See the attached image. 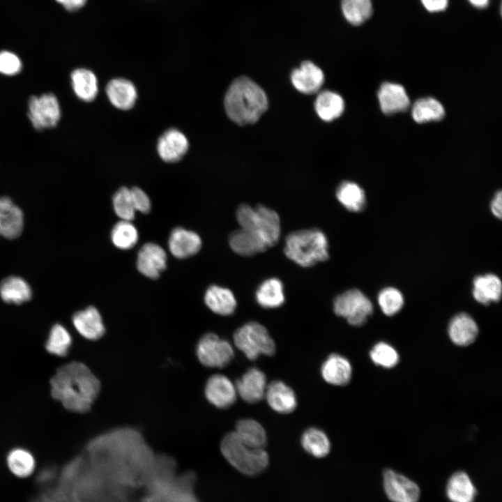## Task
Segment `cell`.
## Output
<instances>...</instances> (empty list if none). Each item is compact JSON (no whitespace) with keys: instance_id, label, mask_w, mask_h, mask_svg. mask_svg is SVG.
Here are the masks:
<instances>
[{"instance_id":"44","label":"cell","mask_w":502,"mask_h":502,"mask_svg":"<svg viewBox=\"0 0 502 502\" xmlns=\"http://www.w3.org/2000/svg\"><path fill=\"white\" fill-rule=\"evenodd\" d=\"M131 197L135 211L142 213H148L151 208V203L146 193L141 188H130Z\"/></svg>"},{"instance_id":"3","label":"cell","mask_w":502,"mask_h":502,"mask_svg":"<svg viewBox=\"0 0 502 502\" xmlns=\"http://www.w3.org/2000/svg\"><path fill=\"white\" fill-rule=\"evenodd\" d=\"M284 252L298 265L310 267L328 259V239L319 229L295 231L287 236Z\"/></svg>"},{"instance_id":"30","label":"cell","mask_w":502,"mask_h":502,"mask_svg":"<svg viewBox=\"0 0 502 502\" xmlns=\"http://www.w3.org/2000/svg\"><path fill=\"white\" fill-rule=\"evenodd\" d=\"M235 434L246 446L264 449L266 444V433L262 425L253 419L240 420L236 425Z\"/></svg>"},{"instance_id":"49","label":"cell","mask_w":502,"mask_h":502,"mask_svg":"<svg viewBox=\"0 0 502 502\" xmlns=\"http://www.w3.org/2000/svg\"><path fill=\"white\" fill-rule=\"evenodd\" d=\"M469 1L475 7L482 8L487 6L489 0H469Z\"/></svg>"},{"instance_id":"23","label":"cell","mask_w":502,"mask_h":502,"mask_svg":"<svg viewBox=\"0 0 502 502\" xmlns=\"http://www.w3.org/2000/svg\"><path fill=\"white\" fill-rule=\"evenodd\" d=\"M110 102L116 108L127 110L132 108L137 100V89L130 81L124 78L110 80L106 86Z\"/></svg>"},{"instance_id":"18","label":"cell","mask_w":502,"mask_h":502,"mask_svg":"<svg viewBox=\"0 0 502 502\" xmlns=\"http://www.w3.org/2000/svg\"><path fill=\"white\" fill-rule=\"evenodd\" d=\"M294 86L301 93L312 94L317 92L324 81L323 71L310 61H303L291 75Z\"/></svg>"},{"instance_id":"16","label":"cell","mask_w":502,"mask_h":502,"mask_svg":"<svg viewBox=\"0 0 502 502\" xmlns=\"http://www.w3.org/2000/svg\"><path fill=\"white\" fill-rule=\"evenodd\" d=\"M72 321L76 330L86 340H99L105 333L102 317L93 306L76 312Z\"/></svg>"},{"instance_id":"15","label":"cell","mask_w":502,"mask_h":502,"mask_svg":"<svg viewBox=\"0 0 502 502\" xmlns=\"http://www.w3.org/2000/svg\"><path fill=\"white\" fill-rule=\"evenodd\" d=\"M201 245V239L197 233L181 227L172 229L168 240L171 254L178 259L195 255L200 250Z\"/></svg>"},{"instance_id":"11","label":"cell","mask_w":502,"mask_h":502,"mask_svg":"<svg viewBox=\"0 0 502 502\" xmlns=\"http://www.w3.org/2000/svg\"><path fill=\"white\" fill-rule=\"evenodd\" d=\"M167 259V254L162 247L153 243H147L137 253V268L146 277L156 279L166 268Z\"/></svg>"},{"instance_id":"20","label":"cell","mask_w":502,"mask_h":502,"mask_svg":"<svg viewBox=\"0 0 502 502\" xmlns=\"http://www.w3.org/2000/svg\"><path fill=\"white\" fill-rule=\"evenodd\" d=\"M264 397L270 407L280 413H291L297 406L295 393L281 381L270 383L266 387Z\"/></svg>"},{"instance_id":"42","label":"cell","mask_w":502,"mask_h":502,"mask_svg":"<svg viewBox=\"0 0 502 502\" xmlns=\"http://www.w3.org/2000/svg\"><path fill=\"white\" fill-rule=\"evenodd\" d=\"M372 360L386 368L393 367L399 360L397 351L390 344L381 342L375 344L370 352Z\"/></svg>"},{"instance_id":"35","label":"cell","mask_w":502,"mask_h":502,"mask_svg":"<svg viewBox=\"0 0 502 502\" xmlns=\"http://www.w3.org/2000/svg\"><path fill=\"white\" fill-rule=\"evenodd\" d=\"M229 243L234 252L244 257H250L267 250L259 240L241 228L231 233Z\"/></svg>"},{"instance_id":"28","label":"cell","mask_w":502,"mask_h":502,"mask_svg":"<svg viewBox=\"0 0 502 502\" xmlns=\"http://www.w3.org/2000/svg\"><path fill=\"white\" fill-rule=\"evenodd\" d=\"M446 494L452 502H473L476 489L469 476L463 471H458L449 478Z\"/></svg>"},{"instance_id":"40","label":"cell","mask_w":502,"mask_h":502,"mask_svg":"<svg viewBox=\"0 0 502 502\" xmlns=\"http://www.w3.org/2000/svg\"><path fill=\"white\" fill-rule=\"evenodd\" d=\"M112 204L116 215L123 220L131 221L134 219V208L130 188L121 187L113 195Z\"/></svg>"},{"instance_id":"21","label":"cell","mask_w":502,"mask_h":502,"mask_svg":"<svg viewBox=\"0 0 502 502\" xmlns=\"http://www.w3.org/2000/svg\"><path fill=\"white\" fill-rule=\"evenodd\" d=\"M448 335L458 346H469L476 339L478 327L469 314L461 312L452 318L448 325Z\"/></svg>"},{"instance_id":"48","label":"cell","mask_w":502,"mask_h":502,"mask_svg":"<svg viewBox=\"0 0 502 502\" xmlns=\"http://www.w3.org/2000/svg\"><path fill=\"white\" fill-rule=\"evenodd\" d=\"M69 11H75L82 8L87 0H55Z\"/></svg>"},{"instance_id":"5","label":"cell","mask_w":502,"mask_h":502,"mask_svg":"<svg viewBox=\"0 0 502 502\" xmlns=\"http://www.w3.org/2000/svg\"><path fill=\"white\" fill-rule=\"evenodd\" d=\"M220 448L229 463L242 474L248 476H257L268 467L269 458L266 450L246 446L234 432L224 436Z\"/></svg>"},{"instance_id":"39","label":"cell","mask_w":502,"mask_h":502,"mask_svg":"<svg viewBox=\"0 0 502 502\" xmlns=\"http://www.w3.org/2000/svg\"><path fill=\"white\" fill-rule=\"evenodd\" d=\"M139 234L135 225L128 220L116 222L111 231V240L115 247L127 250L133 248L138 241Z\"/></svg>"},{"instance_id":"46","label":"cell","mask_w":502,"mask_h":502,"mask_svg":"<svg viewBox=\"0 0 502 502\" xmlns=\"http://www.w3.org/2000/svg\"><path fill=\"white\" fill-rule=\"evenodd\" d=\"M427 10L432 13L441 12L446 9L448 0H420Z\"/></svg>"},{"instance_id":"43","label":"cell","mask_w":502,"mask_h":502,"mask_svg":"<svg viewBox=\"0 0 502 502\" xmlns=\"http://www.w3.org/2000/svg\"><path fill=\"white\" fill-rule=\"evenodd\" d=\"M22 63L15 53L3 50L0 52V73L13 76L21 72Z\"/></svg>"},{"instance_id":"19","label":"cell","mask_w":502,"mask_h":502,"mask_svg":"<svg viewBox=\"0 0 502 502\" xmlns=\"http://www.w3.org/2000/svg\"><path fill=\"white\" fill-rule=\"evenodd\" d=\"M377 96L381 109L386 114L404 111L410 105V100L404 88L398 84L383 83Z\"/></svg>"},{"instance_id":"45","label":"cell","mask_w":502,"mask_h":502,"mask_svg":"<svg viewBox=\"0 0 502 502\" xmlns=\"http://www.w3.org/2000/svg\"><path fill=\"white\" fill-rule=\"evenodd\" d=\"M57 475L56 468L54 466L48 465L42 468L38 473L36 482L40 485H45L52 482Z\"/></svg>"},{"instance_id":"32","label":"cell","mask_w":502,"mask_h":502,"mask_svg":"<svg viewBox=\"0 0 502 502\" xmlns=\"http://www.w3.org/2000/svg\"><path fill=\"white\" fill-rule=\"evenodd\" d=\"M314 108L318 116L325 121H331L343 113L344 102L337 93L330 91L321 92L317 97Z\"/></svg>"},{"instance_id":"36","label":"cell","mask_w":502,"mask_h":502,"mask_svg":"<svg viewBox=\"0 0 502 502\" xmlns=\"http://www.w3.org/2000/svg\"><path fill=\"white\" fill-rule=\"evenodd\" d=\"M301 443L305 452L313 457L321 458L330 452V443L327 435L318 428H309L301 436Z\"/></svg>"},{"instance_id":"29","label":"cell","mask_w":502,"mask_h":502,"mask_svg":"<svg viewBox=\"0 0 502 502\" xmlns=\"http://www.w3.org/2000/svg\"><path fill=\"white\" fill-rule=\"evenodd\" d=\"M6 464L12 474L20 478L31 476L36 469V459L29 450L16 447L12 448L6 455Z\"/></svg>"},{"instance_id":"2","label":"cell","mask_w":502,"mask_h":502,"mask_svg":"<svg viewBox=\"0 0 502 502\" xmlns=\"http://www.w3.org/2000/svg\"><path fill=\"white\" fill-rule=\"evenodd\" d=\"M229 118L239 126L257 122L268 107L264 90L250 78L241 76L230 85L225 97Z\"/></svg>"},{"instance_id":"17","label":"cell","mask_w":502,"mask_h":502,"mask_svg":"<svg viewBox=\"0 0 502 502\" xmlns=\"http://www.w3.org/2000/svg\"><path fill=\"white\" fill-rule=\"evenodd\" d=\"M189 143L185 135L176 128L166 130L158 139V153L165 162L178 161L186 153Z\"/></svg>"},{"instance_id":"9","label":"cell","mask_w":502,"mask_h":502,"mask_svg":"<svg viewBox=\"0 0 502 502\" xmlns=\"http://www.w3.org/2000/svg\"><path fill=\"white\" fill-rule=\"evenodd\" d=\"M196 354L203 365L217 368L229 365L234 355L231 345L212 333L200 338L196 347Z\"/></svg>"},{"instance_id":"22","label":"cell","mask_w":502,"mask_h":502,"mask_svg":"<svg viewBox=\"0 0 502 502\" xmlns=\"http://www.w3.org/2000/svg\"><path fill=\"white\" fill-rule=\"evenodd\" d=\"M321 374L323 379L330 384L345 386L351 379L352 367L345 357L333 353L323 363Z\"/></svg>"},{"instance_id":"33","label":"cell","mask_w":502,"mask_h":502,"mask_svg":"<svg viewBox=\"0 0 502 502\" xmlns=\"http://www.w3.org/2000/svg\"><path fill=\"white\" fill-rule=\"evenodd\" d=\"M336 197L348 211L360 212L365 206V194L362 188L351 181L341 183L336 190Z\"/></svg>"},{"instance_id":"24","label":"cell","mask_w":502,"mask_h":502,"mask_svg":"<svg viewBox=\"0 0 502 502\" xmlns=\"http://www.w3.org/2000/svg\"><path fill=\"white\" fill-rule=\"evenodd\" d=\"M502 284L500 278L492 273L478 275L473 279L472 294L474 299L483 305L500 301Z\"/></svg>"},{"instance_id":"10","label":"cell","mask_w":502,"mask_h":502,"mask_svg":"<svg viewBox=\"0 0 502 502\" xmlns=\"http://www.w3.org/2000/svg\"><path fill=\"white\" fill-rule=\"evenodd\" d=\"M383 487L393 502H418L420 489L417 484L404 476L391 469L383 473Z\"/></svg>"},{"instance_id":"37","label":"cell","mask_w":502,"mask_h":502,"mask_svg":"<svg viewBox=\"0 0 502 502\" xmlns=\"http://www.w3.org/2000/svg\"><path fill=\"white\" fill-rule=\"evenodd\" d=\"M413 120L419 123L439 121L445 115L443 105L433 98H423L417 100L412 107Z\"/></svg>"},{"instance_id":"25","label":"cell","mask_w":502,"mask_h":502,"mask_svg":"<svg viewBox=\"0 0 502 502\" xmlns=\"http://www.w3.org/2000/svg\"><path fill=\"white\" fill-rule=\"evenodd\" d=\"M204 302L212 312L222 316L233 314L236 307V300L231 291L218 285H211L206 289Z\"/></svg>"},{"instance_id":"31","label":"cell","mask_w":502,"mask_h":502,"mask_svg":"<svg viewBox=\"0 0 502 502\" xmlns=\"http://www.w3.org/2000/svg\"><path fill=\"white\" fill-rule=\"evenodd\" d=\"M255 298L257 303L264 308H275L281 306L285 300L282 282L275 277L264 280L258 287Z\"/></svg>"},{"instance_id":"1","label":"cell","mask_w":502,"mask_h":502,"mask_svg":"<svg viewBox=\"0 0 502 502\" xmlns=\"http://www.w3.org/2000/svg\"><path fill=\"white\" fill-rule=\"evenodd\" d=\"M51 397L66 410L84 413L91 409L100 390V382L90 368L79 361L58 367L50 378Z\"/></svg>"},{"instance_id":"6","label":"cell","mask_w":502,"mask_h":502,"mask_svg":"<svg viewBox=\"0 0 502 502\" xmlns=\"http://www.w3.org/2000/svg\"><path fill=\"white\" fill-rule=\"evenodd\" d=\"M236 347L251 360L260 355L273 356L275 344L267 329L259 323L251 321L238 328L234 334Z\"/></svg>"},{"instance_id":"8","label":"cell","mask_w":502,"mask_h":502,"mask_svg":"<svg viewBox=\"0 0 502 502\" xmlns=\"http://www.w3.org/2000/svg\"><path fill=\"white\" fill-rule=\"evenodd\" d=\"M61 116L60 104L54 94L47 93L29 98L28 117L35 129L42 130L54 128L59 122Z\"/></svg>"},{"instance_id":"27","label":"cell","mask_w":502,"mask_h":502,"mask_svg":"<svg viewBox=\"0 0 502 502\" xmlns=\"http://www.w3.org/2000/svg\"><path fill=\"white\" fill-rule=\"evenodd\" d=\"M73 89L80 100L93 101L98 91V81L95 74L86 68H77L70 75Z\"/></svg>"},{"instance_id":"38","label":"cell","mask_w":502,"mask_h":502,"mask_svg":"<svg viewBox=\"0 0 502 502\" xmlns=\"http://www.w3.org/2000/svg\"><path fill=\"white\" fill-rule=\"evenodd\" d=\"M342 10L345 19L355 26L365 22L373 13L371 0H342Z\"/></svg>"},{"instance_id":"47","label":"cell","mask_w":502,"mask_h":502,"mask_svg":"<svg viewBox=\"0 0 502 502\" xmlns=\"http://www.w3.org/2000/svg\"><path fill=\"white\" fill-rule=\"evenodd\" d=\"M502 193L501 191H498L494 195L492 200L490 208L492 213L495 217L499 219L501 218L502 216Z\"/></svg>"},{"instance_id":"34","label":"cell","mask_w":502,"mask_h":502,"mask_svg":"<svg viewBox=\"0 0 502 502\" xmlns=\"http://www.w3.org/2000/svg\"><path fill=\"white\" fill-rule=\"evenodd\" d=\"M72 344L70 333L64 326L56 323L50 330L45 343V349L52 356L64 357L68 354Z\"/></svg>"},{"instance_id":"14","label":"cell","mask_w":502,"mask_h":502,"mask_svg":"<svg viewBox=\"0 0 502 502\" xmlns=\"http://www.w3.org/2000/svg\"><path fill=\"white\" fill-rule=\"evenodd\" d=\"M23 228L22 211L9 197H0V236L10 240L17 238Z\"/></svg>"},{"instance_id":"7","label":"cell","mask_w":502,"mask_h":502,"mask_svg":"<svg viewBox=\"0 0 502 502\" xmlns=\"http://www.w3.org/2000/svg\"><path fill=\"white\" fill-rule=\"evenodd\" d=\"M334 312L354 326L365 324L373 312L371 301L359 289H352L338 295L333 302Z\"/></svg>"},{"instance_id":"12","label":"cell","mask_w":502,"mask_h":502,"mask_svg":"<svg viewBox=\"0 0 502 502\" xmlns=\"http://www.w3.org/2000/svg\"><path fill=\"white\" fill-rule=\"evenodd\" d=\"M236 395L235 386L227 376L218 374L207 380L206 397L217 408L226 409L231 406L236 402Z\"/></svg>"},{"instance_id":"13","label":"cell","mask_w":502,"mask_h":502,"mask_svg":"<svg viewBox=\"0 0 502 502\" xmlns=\"http://www.w3.org/2000/svg\"><path fill=\"white\" fill-rule=\"evenodd\" d=\"M235 387L237 393L245 402L257 403L265 396L266 378L262 371L252 367L236 381Z\"/></svg>"},{"instance_id":"4","label":"cell","mask_w":502,"mask_h":502,"mask_svg":"<svg viewBox=\"0 0 502 502\" xmlns=\"http://www.w3.org/2000/svg\"><path fill=\"white\" fill-rule=\"evenodd\" d=\"M236 217L240 228L254 236L267 249L279 241L280 221L273 209L263 205L252 207L241 204L236 210Z\"/></svg>"},{"instance_id":"26","label":"cell","mask_w":502,"mask_h":502,"mask_svg":"<svg viewBox=\"0 0 502 502\" xmlns=\"http://www.w3.org/2000/svg\"><path fill=\"white\" fill-rule=\"evenodd\" d=\"M0 297L6 303L21 305L31 300L32 290L23 278L9 276L0 283Z\"/></svg>"},{"instance_id":"41","label":"cell","mask_w":502,"mask_h":502,"mask_svg":"<svg viewBox=\"0 0 502 502\" xmlns=\"http://www.w3.org/2000/svg\"><path fill=\"white\" fill-rule=\"evenodd\" d=\"M377 301L383 314L393 316L403 307L404 297L400 291L394 287H386L380 291Z\"/></svg>"}]
</instances>
